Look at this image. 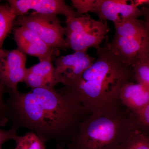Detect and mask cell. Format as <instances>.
I'll use <instances>...</instances> for the list:
<instances>
[{"mask_svg":"<svg viewBox=\"0 0 149 149\" xmlns=\"http://www.w3.org/2000/svg\"><path fill=\"white\" fill-rule=\"evenodd\" d=\"M7 118L11 127L28 129L47 143L66 149L80 123L90 115L69 93L54 88L31 89L27 93L8 90Z\"/></svg>","mask_w":149,"mask_h":149,"instance_id":"6da1fadb","label":"cell"},{"mask_svg":"<svg viewBox=\"0 0 149 149\" xmlns=\"http://www.w3.org/2000/svg\"><path fill=\"white\" fill-rule=\"evenodd\" d=\"M104 42L96 49L95 62L60 89L78 100L89 114L110 116L126 109L120 103L119 94L126 83L135 81L133 67L110 49L109 37Z\"/></svg>","mask_w":149,"mask_h":149,"instance_id":"7a4b0ae2","label":"cell"},{"mask_svg":"<svg viewBox=\"0 0 149 149\" xmlns=\"http://www.w3.org/2000/svg\"><path fill=\"white\" fill-rule=\"evenodd\" d=\"M134 128L132 114L127 109L110 116L88 115L67 149H120Z\"/></svg>","mask_w":149,"mask_h":149,"instance_id":"3957f363","label":"cell"},{"mask_svg":"<svg viewBox=\"0 0 149 149\" xmlns=\"http://www.w3.org/2000/svg\"><path fill=\"white\" fill-rule=\"evenodd\" d=\"M110 49L125 64L133 66L149 56V28L144 20L131 19L114 23Z\"/></svg>","mask_w":149,"mask_h":149,"instance_id":"277c9868","label":"cell"},{"mask_svg":"<svg viewBox=\"0 0 149 149\" xmlns=\"http://www.w3.org/2000/svg\"><path fill=\"white\" fill-rule=\"evenodd\" d=\"M65 23L67 48L74 52L100 47L110 30L107 21L95 20L89 14L67 19Z\"/></svg>","mask_w":149,"mask_h":149,"instance_id":"5b68a950","label":"cell"},{"mask_svg":"<svg viewBox=\"0 0 149 149\" xmlns=\"http://www.w3.org/2000/svg\"><path fill=\"white\" fill-rule=\"evenodd\" d=\"M14 25L31 30L51 47L67 51L64 38L66 28L62 26L57 15L42 14L34 12L17 17Z\"/></svg>","mask_w":149,"mask_h":149,"instance_id":"8992f818","label":"cell"},{"mask_svg":"<svg viewBox=\"0 0 149 149\" xmlns=\"http://www.w3.org/2000/svg\"><path fill=\"white\" fill-rule=\"evenodd\" d=\"M26 61L27 55L18 49L0 52V83L8 90L17 91L19 83L24 82Z\"/></svg>","mask_w":149,"mask_h":149,"instance_id":"52a82bcc","label":"cell"},{"mask_svg":"<svg viewBox=\"0 0 149 149\" xmlns=\"http://www.w3.org/2000/svg\"><path fill=\"white\" fill-rule=\"evenodd\" d=\"M7 1L17 17L27 14L31 10L42 14L63 15L66 19L77 17L74 9L63 0H8Z\"/></svg>","mask_w":149,"mask_h":149,"instance_id":"ba28073f","label":"cell"},{"mask_svg":"<svg viewBox=\"0 0 149 149\" xmlns=\"http://www.w3.org/2000/svg\"><path fill=\"white\" fill-rule=\"evenodd\" d=\"M96 0L92 13L96 14L100 20H110L116 23L143 16L141 8L134 5L133 1Z\"/></svg>","mask_w":149,"mask_h":149,"instance_id":"9c48e42d","label":"cell"},{"mask_svg":"<svg viewBox=\"0 0 149 149\" xmlns=\"http://www.w3.org/2000/svg\"><path fill=\"white\" fill-rule=\"evenodd\" d=\"M53 57H51L27 68L24 83L27 87L34 88H54L58 83L64 85V80L56 72L52 63Z\"/></svg>","mask_w":149,"mask_h":149,"instance_id":"30bf717a","label":"cell"},{"mask_svg":"<svg viewBox=\"0 0 149 149\" xmlns=\"http://www.w3.org/2000/svg\"><path fill=\"white\" fill-rule=\"evenodd\" d=\"M17 49L25 54L34 56L42 61L53 57L58 49L51 47L34 32L23 27L13 29Z\"/></svg>","mask_w":149,"mask_h":149,"instance_id":"8fae6325","label":"cell"},{"mask_svg":"<svg viewBox=\"0 0 149 149\" xmlns=\"http://www.w3.org/2000/svg\"><path fill=\"white\" fill-rule=\"evenodd\" d=\"M96 58L87 52H75L55 58L56 72L67 82L80 76L95 61Z\"/></svg>","mask_w":149,"mask_h":149,"instance_id":"7c38bea8","label":"cell"},{"mask_svg":"<svg viewBox=\"0 0 149 149\" xmlns=\"http://www.w3.org/2000/svg\"><path fill=\"white\" fill-rule=\"evenodd\" d=\"M119 100L131 114H136L149 103V91L135 81L128 82L120 91Z\"/></svg>","mask_w":149,"mask_h":149,"instance_id":"4fadbf2b","label":"cell"},{"mask_svg":"<svg viewBox=\"0 0 149 149\" xmlns=\"http://www.w3.org/2000/svg\"><path fill=\"white\" fill-rule=\"evenodd\" d=\"M17 17L9 4H0V52L5 40L13 29Z\"/></svg>","mask_w":149,"mask_h":149,"instance_id":"5bb4252c","label":"cell"},{"mask_svg":"<svg viewBox=\"0 0 149 149\" xmlns=\"http://www.w3.org/2000/svg\"><path fill=\"white\" fill-rule=\"evenodd\" d=\"M120 149H149V134L134 128Z\"/></svg>","mask_w":149,"mask_h":149,"instance_id":"9a60e30c","label":"cell"},{"mask_svg":"<svg viewBox=\"0 0 149 149\" xmlns=\"http://www.w3.org/2000/svg\"><path fill=\"white\" fill-rule=\"evenodd\" d=\"M15 149H46V143L33 132H27L15 141Z\"/></svg>","mask_w":149,"mask_h":149,"instance_id":"2e32d148","label":"cell"},{"mask_svg":"<svg viewBox=\"0 0 149 149\" xmlns=\"http://www.w3.org/2000/svg\"><path fill=\"white\" fill-rule=\"evenodd\" d=\"M135 82L143 85L149 91V61L146 59L139 61L132 66Z\"/></svg>","mask_w":149,"mask_h":149,"instance_id":"e0dca14e","label":"cell"},{"mask_svg":"<svg viewBox=\"0 0 149 149\" xmlns=\"http://www.w3.org/2000/svg\"><path fill=\"white\" fill-rule=\"evenodd\" d=\"M132 117L134 128L149 134V103Z\"/></svg>","mask_w":149,"mask_h":149,"instance_id":"ac0fdd59","label":"cell"},{"mask_svg":"<svg viewBox=\"0 0 149 149\" xmlns=\"http://www.w3.org/2000/svg\"><path fill=\"white\" fill-rule=\"evenodd\" d=\"M96 0H72V5L76 9L77 17L88 14V12H92Z\"/></svg>","mask_w":149,"mask_h":149,"instance_id":"d6986e66","label":"cell"},{"mask_svg":"<svg viewBox=\"0 0 149 149\" xmlns=\"http://www.w3.org/2000/svg\"><path fill=\"white\" fill-rule=\"evenodd\" d=\"M6 90L5 86L0 83V125L4 126L8 122L7 118V107L4 100Z\"/></svg>","mask_w":149,"mask_h":149,"instance_id":"ffe728a7","label":"cell"},{"mask_svg":"<svg viewBox=\"0 0 149 149\" xmlns=\"http://www.w3.org/2000/svg\"><path fill=\"white\" fill-rule=\"evenodd\" d=\"M17 130L11 127L9 130H5L0 128V148H2L3 144L10 140L16 141L19 136L17 135Z\"/></svg>","mask_w":149,"mask_h":149,"instance_id":"44dd1931","label":"cell"},{"mask_svg":"<svg viewBox=\"0 0 149 149\" xmlns=\"http://www.w3.org/2000/svg\"><path fill=\"white\" fill-rule=\"evenodd\" d=\"M143 17L145 19V22L149 28V5L143 6L141 8Z\"/></svg>","mask_w":149,"mask_h":149,"instance_id":"7402d4cb","label":"cell"},{"mask_svg":"<svg viewBox=\"0 0 149 149\" xmlns=\"http://www.w3.org/2000/svg\"><path fill=\"white\" fill-rule=\"evenodd\" d=\"M134 5L137 7L139 8L140 6L148 5L149 0H133Z\"/></svg>","mask_w":149,"mask_h":149,"instance_id":"603a6c76","label":"cell"},{"mask_svg":"<svg viewBox=\"0 0 149 149\" xmlns=\"http://www.w3.org/2000/svg\"><path fill=\"white\" fill-rule=\"evenodd\" d=\"M56 149H65L64 148H62V147L60 146H56Z\"/></svg>","mask_w":149,"mask_h":149,"instance_id":"cb8c5ba5","label":"cell"},{"mask_svg":"<svg viewBox=\"0 0 149 149\" xmlns=\"http://www.w3.org/2000/svg\"><path fill=\"white\" fill-rule=\"evenodd\" d=\"M146 59L148 61H149V56L147 58H146Z\"/></svg>","mask_w":149,"mask_h":149,"instance_id":"d4e9b609","label":"cell"},{"mask_svg":"<svg viewBox=\"0 0 149 149\" xmlns=\"http://www.w3.org/2000/svg\"><path fill=\"white\" fill-rule=\"evenodd\" d=\"M0 149H2V148H0Z\"/></svg>","mask_w":149,"mask_h":149,"instance_id":"484cf974","label":"cell"}]
</instances>
